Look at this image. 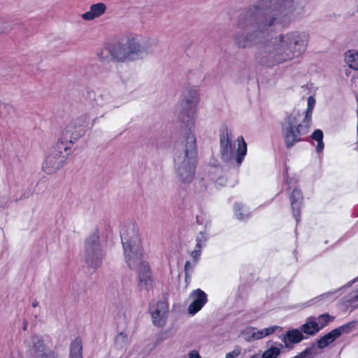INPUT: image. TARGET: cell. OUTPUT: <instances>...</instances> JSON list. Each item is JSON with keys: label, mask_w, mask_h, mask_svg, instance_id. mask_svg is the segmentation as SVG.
<instances>
[{"label": "cell", "mask_w": 358, "mask_h": 358, "mask_svg": "<svg viewBox=\"0 0 358 358\" xmlns=\"http://www.w3.org/2000/svg\"><path fill=\"white\" fill-rule=\"evenodd\" d=\"M120 237L126 263L132 269H137L144 256L137 225L133 222L125 224L120 229Z\"/></svg>", "instance_id": "obj_6"}, {"label": "cell", "mask_w": 358, "mask_h": 358, "mask_svg": "<svg viewBox=\"0 0 358 358\" xmlns=\"http://www.w3.org/2000/svg\"><path fill=\"white\" fill-rule=\"evenodd\" d=\"M310 39L308 33L301 31L277 35L262 44L256 58L258 63L266 67L280 65L304 54Z\"/></svg>", "instance_id": "obj_2"}, {"label": "cell", "mask_w": 358, "mask_h": 358, "mask_svg": "<svg viewBox=\"0 0 358 358\" xmlns=\"http://www.w3.org/2000/svg\"><path fill=\"white\" fill-rule=\"evenodd\" d=\"M207 301V296L203 292H199L197 298L194 299L192 304L188 308V313L190 314H195L199 312L206 304Z\"/></svg>", "instance_id": "obj_16"}, {"label": "cell", "mask_w": 358, "mask_h": 358, "mask_svg": "<svg viewBox=\"0 0 358 358\" xmlns=\"http://www.w3.org/2000/svg\"><path fill=\"white\" fill-rule=\"evenodd\" d=\"M315 103H316V101H315L314 98L310 97L309 99L308 109H307L306 114H305L304 118L298 125V131L300 135H305L307 132L310 131Z\"/></svg>", "instance_id": "obj_13"}, {"label": "cell", "mask_w": 358, "mask_h": 358, "mask_svg": "<svg viewBox=\"0 0 358 358\" xmlns=\"http://www.w3.org/2000/svg\"><path fill=\"white\" fill-rule=\"evenodd\" d=\"M247 154V144L243 137H239L237 140V148L236 151L237 163L240 165L243 163Z\"/></svg>", "instance_id": "obj_19"}, {"label": "cell", "mask_w": 358, "mask_h": 358, "mask_svg": "<svg viewBox=\"0 0 358 358\" xmlns=\"http://www.w3.org/2000/svg\"><path fill=\"white\" fill-rule=\"evenodd\" d=\"M199 103V95L194 89L184 92L179 108V118L185 130L193 129Z\"/></svg>", "instance_id": "obj_7"}, {"label": "cell", "mask_w": 358, "mask_h": 358, "mask_svg": "<svg viewBox=\"0 0 358 358\" xmlns=\"http://www.w3.org/2000/svg\"><path fill=\"white\" fill-rule=\"evenodd\" d=\"M174 161L179 180L186 184L193 182L198 164L197 140L193 129L185 130L177 141Z\"/></svg>", "instance_id": "obj_4"}, {"label": "cell", "mask_w": 358, "mask_h": 358, "mask_svg": "<svg viewBox=\"0 0 358 358\" xmlns=\"http://www.w3.org/2000/svg\"><path fill=\"white\" fill-rule=\"evenodd\" d=\"M293 0H261L245 9L238 18L242 32L237 36L241 48L263 44L286 29L297 16Z\"/></svg>", "instance_id": "obj_1"}, {"label": "cell", "mask_w": 358, "mask_h": 358, "mask_svg": "<svg viewBox=\"0 0 358 358\" xmlns=\"http://www.w3.org/2000/svg\"><path fill=\"white\" fill-rule=\"evenodd\" d=\"M235 212L237 218L242 219L248 214V209L243 203H238L235 205Z\"/></svg>", "instance_id": "obj_23"}, {"label": "cell", "mask_w": 358, "mask_h": 358, "mask_svg": "<svg viewBox=\"0 0 358 358\" xmlns=\"http://www.w3.org/2000/svg\"><path fill=\"white\" fill-rule=\"evenodd\" d=\"M280 350L278 348H272L271 349L267 350L263 354V357L265 358H274L278 357L280 355Z\"/></svg>", "instance_id": "obj_27"}, {"label": "cell", "mask_w": 358, "mask_h": 358, "mask_svg": "<svg viewBox=\"0 0 358 358\" xmlns=\"http://www.w3.org/2000/svg\"><path fill=\"white\" fill-rule=\"evenodd\" d=\"M312 138L318 142V150L320 152L323 149V133L320 130H317L313 134Z\"/></svg>", "instance_id": "obj_25"}, {"label": "cell", "mask_w": 358, "mask_h": 358, "mask_svg": "<svg viewBox=\"0 0 358 358\" xmlns=\"http://www.w3.org/2000/svg\"><path fill=\"white\" fill-rule=\"evenodd\" d=\"M344 61L353 70L358 69V54L356 50H349L345 53Z\"/></svg>", "instance_id": "obj_18"}, {"label": "cell", "mask_w": 358, "mask_h": 358, "mask_svg": "<svg viewBox=\"0 0 358 358\" xmlns=\"http://www.w3.org/2000/svg\"><path fill=\"white\" fill-rule=\"evenodd\" d=\"M69 356L72 358L83 357V344L80 338H76L71 342Z\"/></svg>", "instance_id": "obj_20"}, {"label": "cell", "mask_w": 358, "mask_h": 358, "mask_svg": "<svg viewBox=\"0 0 358 358\" xmlns=\"http://www.w3.org/2000/svg\"><path fill=\"white\" fill-rule=\"evenodd\" d=\"M148 42L138 37H126L107 45V50L116 61H133L142 58L148 52Z\"/></svg>", "instance_id": "obj_5"}, {"label": "cell", "mask_w": 358, "mask_h": 358, "mask_svg": "<svg viewBox=\"0 0 358 358\" xmlns=\"http://www.w3.org/2000/svg\"><path fill=\"white\" fill-rule=\"evenodd\" d=\"M189 357H200V355H199V354L198 353H197V351H193V352H191V353H190L189 354Z\"/></svg>", "instance_id": "obj_29"}, {"label": "cell", "mask_w": 358, "mask_h": 358, "mask_svg": "<svg viewBox=\"0 0 358 358\" xmlns=\"http://www.w3.org/2000/svg\"><path fill=\"white\" fill-rule=\"evenodd\" d=\"M34 346H35V349L37 353H38V355L42 356V357L47 356L46 355V348H45V345L44 343L42 342V341H40L38 339V340L35 341Z\"/></svg>", "instance_id": "obj_26"}, {"label": "cell", "mask_w": 358, "mask_h": 358, "mask_svg": "<svg viewBox=\"0 0 358 358\" xmlns=\"http://www.w3.org/2000/svg\"><path fill=\"white\" fill-rule=\"evenodd\" d=\"M149 313L154 325L162 328L166 325L169 316V307L166 301L161 299L152 301L150 305Z\"/></svg>", "instance_id": "obj_9"}, {"label": "cell", "mask_w": 358, "mask_h": 358, "mask_svg": "<svg viewBox=\"0 0 358 358\" xmlns=\"http://www.w3.org/2000/svg\"><path fill=\"white\" fill-rule=\"evenodd\" d=\"M89 122V118L85 115L73 120L65 128L59 141L45 160L43 166L44 172L52 174L63 167L73 147L87 131Z\"/></svg>", "instance_id": "obj_3"}, {"label": "cell", "mask_w": 358, "mask_h": 358, "mask_svg": "<svg viewBox=\"0 0 358 358\" xmlns=\"http://www.w3.org/2000/svg\"><path fill=\"white\" fill-rule=\"evenodd\" d=\"M139 284L144 289H149L154 285L151 269L149 264L141 262L138 267Z\"/></svg>", "instance_id": "obj_12"}, {"label": "cell", "mask_w": 358, "mask_h": 358, "mask_svg": "<svg viewBox=\"0 0 358 358\" xmlns=\"http://www.w3.org/2000/svg\"><path fill=\"white\" fill-rule=\"evenodd\" d=\"M239 354V350H235V351L232 352V353L228 354V355H227V357H237V356H238Z\"/></svg>", "instance_id": "obj_28"}, {"label": "cell", "mask_w": 358, "mask_h": 358, "mask_svg": "<svg viewBox=\"0 0 358 358\" xmlns=\"http://www.w3.org/2000/svg\"><path fill=\"white\" fill-rule=\"evenodd\" d=\"M283 135L288 148L293 147L298 140L299 133L298 125L295 123L293 118H286L282 126Z\"/></svg>", "instance_id": "obj_11"}, {"label": "cell", "mask_w": 358, "mask_h": 358, "mask_svg": "<svg viewBox=\"0 0 358 358\" xmlns=\"http://www.w3.org/2000/svg\"><path fill=\"white\" fill-rule=\"evenodd\" d=\"M107 7L104 3H97L92 5L90 7L89 11L85 13L82 15V18L85 20L90 21V20H95L96 18H99L103 16L106 11Z\"/></svg>", "instance_id": "obj_15"}, {"label": "cell", "mask_w": 358, "mask_h": 358, "mask_svg": "<svg viewBox=\"0 0 358 358\" xmlns=\"http://www.w3.org/2000/svg\"><path fill=\"white\" fill-rule=\"evenodd\" d=\"M220 154L225 163H229L233 158V142L231 131L227 125L222 127L220 134Z\"/></svg>", "instance_id": "obj_10"}, {"label": "cell", "mask_w": 358, "mask_h": 358, "mask_svg": "<svg viewBox=\"0 0 358 358\" xmlns=\"http://www.w3.org/2000/svg\"><path fill=\"white\" fill-rule=\"evenodd\" d=\"M303 331L307 335H312L317 333L319 331V326L315 322H310L305 324L302 327Z\"/></svg>", "instance_id": "obj_24"}, {"label": "cell", "mask_w": 358, "mask_h": 358, "mask_svg": "<svg viewBox=\"0 0 358 358\" xmlns=\"http://www.w3.org/2000/svg\"><path fill=\"white\" fill-rule=\"evenodd\" d=\"M287 337L288 340L292 344H297V343L300 342L304 339V337H303L301 331L297 330V329H293V330L288 331Z\"/></svg>", "instance_id": "obj_22"}, {"label": "cell", "mask_w": 358, "mask_h": 358, "mask_svg": "<svg viewBox=\"0 0 358 358\" xmlns=\"http://www.w3.org/2000/svg\"><path fill=\"white\" fill-rule=\"evenodd\" d=\"M341 334H342V333L339 329H335V330L331 331V333L325 335L318 341V347L320 348L327 347V346H329V344H331V343L334 342L336 339H338L341 336Z\"/></svg>", "instance_id": "obj_17"}, {"label": "cell", "mask_w": 358, "mask_h": 358, "mask_svg": "<svg viewBox=\"0 0 358 358\" xmlns=\"http://www.w3.org/2000/svg\"><path fill=\"white\" fill-rule=\"evenodd\" d=\"M84 255L86 263L92 269L97 268L103 259V250L97 229L88 237L85 243Z\"/></svg>", "instance_id": "obj_8"}, {"label": "cell", "mask_w": 358, "mask_h": 358, "mask_svg": "<svg viewBox=\"0 0 358 358\" xmlns=\"http://www.w3.org/2000/svg\"><path fill=\"white\" fill-rule=\"evenodd\" d=\"M276 328L277 327H269V328L262 329V330L258 331L257 333H255V334L252 335V336L248 339V340L255 341L258 340V339L265 338V337L273 334V333L276 330Z\"/></svg>", "instance_id": "obj_21"}, {"label": "cell", "mask_w": 358, "mask_h": 358, "mask_svg": "<svg viewBox=\"0 0 358 358\" xmlns=\"http://www.w3.org/2000/svg\"><path fill=\"white\" fill-rule=\"evenodd\" d=\"M303 206V195L300 190H293L291 195V207L295 219L299 220L301 218V209Z\"/></svg>", "instance_id": "obj_14"}]
</instances>
